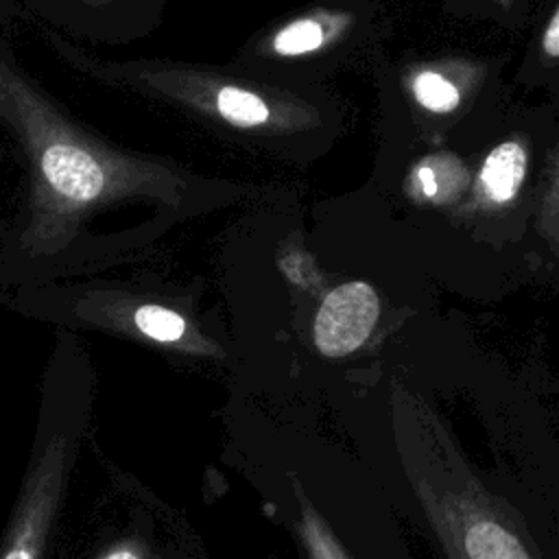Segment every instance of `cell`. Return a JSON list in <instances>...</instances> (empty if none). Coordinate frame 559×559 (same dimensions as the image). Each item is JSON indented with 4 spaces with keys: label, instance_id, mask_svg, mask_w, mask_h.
Listing matches in <instances>:
<instances>
[{
    "label": "cell",
    "instance_id": "obj_1",
    "mask_svg": "<svg viewBox=\"0 0 559 559\" xmlns=\"http://www.w3.org/2000/svg\"><path fill=\"white\" fill-rule=\"evenodd\" d=\"M68 469V441L55 435L39 450L24 483L0 559H41Z\"/></svg>",
    "mask_w": 559,
    "mask_h": 559
},
{
    "label": "cell",
    "instance_id": "obj_2",
    "mask_svg": "<svg viewBox=\"0 0 559 559\" xmlns=\"http://www.w3.org/2000/svg\"><path fill=\"white\" fill-rule=\"evenodd\" d=\"M380 314V299L367 282H345L332 288L312 323V341L325 358H345L371 334Z\"/></svg>",
    "mask_w": 559,
    "mask_h": 559
},
{
    "label": "cell",
    "instance_id": "obj_3",
    "mask_svg": "<svg viewBox=\"0 0 559 559\" xmlns=\"http://www.w3.org/2000/svg\"><path fill=\"white\" fill-rule=\"evenodd\" d=\"M41 173L59 197L79 205L98 199L105 188V173L96 157L63 142L44 151Z\"/></svg>",
    "mask_w": 559,
    "mask_h": 559
},
{
    "label": "cell",
    "instance_id": "obj_4",
    "mask_svg": "<svg viewBox=\"0 0 559 559\" xmlns=\"http://www.w3.org/2000/svg\"><path fill=\"white\" fill-rule=\"evenodd\" d=\"M526 170V153L518 142L498 144L480 168V183L493 203H507L515 197Z\"/></svg>",
    "mask_w": 559,
    "mask_h": 559
},
{
    "label": "cell",
    "instance_id": "obj_5",
    "mask_svg": "<svg viewBox=\"0 0 559 559\" xmlns=\"http://www.w3.org/2000/svg\"><path fill=\"white\" fill-rule=\"evenodd\" d=\"M133 328L148 341L159 345H177L188 347L192 332L188 321L159 304H142L133 312Z\"/></svg>",
    "mask_w": 559,
    "mask_h": 559
},
{
    "label": "cell",
    "instance_id": "obj_6",
    "mask_svg": "<svg viewBox=\"0 0 559 559\" xmlns=\"http://www.w3.org/2000/svg\"><path fill=\"white\" fill-rule=\"evenodd\" d=\"M216 107L225 120L240 127L262 124L269 118V107L264 105V100L253 92H245L238 87H223L216 94Z\"/></svg>",
    "mask_w": 559,
    "mask_h": 559
},
{
    "label": "cell",
    "instance_id": "obj_7",
    "mask_svg": "<svg viewBox=\"0 0 559 559\" xmlns=\"http://www.w3.org/2000/svg\"><path fill=\"white\" fill-rule=\"evenodd\" d=\"M301 537L308 546V552L312 559H349L338 544V539L332 535L328 524L319 518V513L301 500V522H299Z\"/></svg>",
    "mask_w": 559,
    "mask_h": 559
},
{
    "label": "cell",
    "instance_id": "obj_8",
    "mask_svg": "<svg viewBox=\"0 0 559 559\" xmlns=\"http://www.w3.org/2000/svg\"><path fill=\"white\" fill-rule=\"evenodd\" d=\"M413 92L419 105L430 111H450L459 103V90L439 72H421L413 81Z\"/></svg>",
    "mask_w": 559,
    "mask_h": 559
},
{
    "label": "cell",
    "instance_id": "obj_9",
    "mask_svg": "<svg viewBox=\"0 0 559 559\" xmlns=\"http://www.w3.org/2000/svg\"><path fill=\"white\" fill-rule=\"evenodd\" d=\"M323 41V28L312 20H299L280 31L273 46L282 55H299L319 48Z\"/></svg>",
    "mask_w": 559,
    "mask_h": 559
},
{
    "label": "cell",
    "instance_id": "obj_10",
    "mask_svg": "<svg viewBox=\"0 0 559 559\" xmlns=\"http://www.w3.org/2000/svg\"><path fill=\"white\" fill-rule=\"evenodd\" d=\"M98 559H153V555L140 539H122L105 550Z\"/></svg>",
    "mask_w": 559,
    "mask_h": 559
},
{
    "label": "cell",
    "instance_id": "obj_11",
    "mask_svg": "<svg viewBox=\"0 0 559 559\" xmlns=\"http://www.w3.org/2000/svg\"><path fill=\"white\" fill-rule=\"evenodd\" d=\"M544 50L550 55V57H559V9L555 11L548 28H546V35H544Z\"/></svg>",
    "mask_w": 559,
    "mask_h": 559
}]
</instances>
